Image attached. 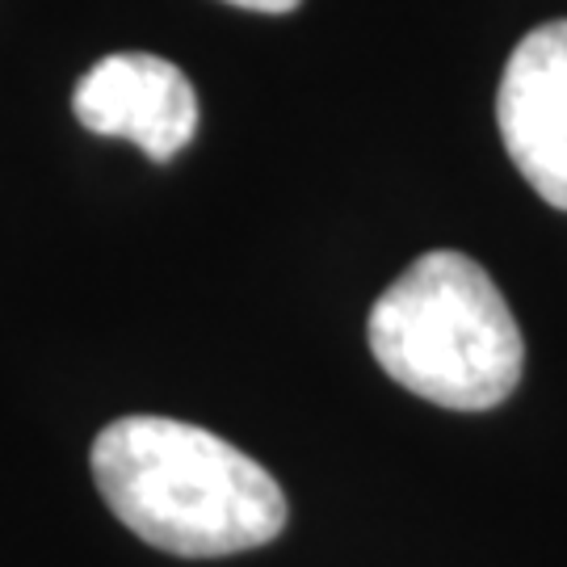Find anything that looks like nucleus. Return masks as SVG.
I'll list each match as a JSON object with an SVG mask.
<instances>
[{
	"instance_id": "obj_1",
	"label": "nucleus",
	"mask_w": 567,
	"mask_h": 567,
	"mask_svg": "<svg viewBox=\"0 0 567 567\" xmlns=\"http://www.w3.org/2000/svg\"><path fill=\"white\" fill-rule=\"evenodd\" d=\"M89 463L110 513L164 555L219 559L286 529L278 480L203 425L118 416L97 433Z\"/></svg>"
},
{
	"instance_id": "obj_5",
	"label": "nucleus",
	"mask_w": 567,
	"mask_h": 567,
	"mask_svg": "<svg viewBox=\"0 0 567 567\" xmlns=\"http://www.w3.org/2000/svg\"><path fill=\"white\" fill-rule=\"evenodd\" d=\"M236 9H252V13H295L303 0H224Z\"/></svg>"
},
{
	"instance_id": "obj_2",
	"label": "nucleus",
	"mask_w": 567,
	"mask_h": 567,
	"mask_svg": "<svg viewBox=\"0 0 567 567\" xmlns=\"http://www.w3.org/2000/svg\"><path fill=\"white\" fill-rule=\"evenodd\" d=\"M370 349L412 395L454 412H484L522 383L526 344L501 286L466 252L412 261L370 311Z\"/></svg>"
},
{
	"instance_id": "obj_4",
	"label": "nucleus",
	"mask_w": 567,
	"mask_h": 567,
	"mask_svg": "<svg viewBox=\"0 0 567 567\" xmlns=\"http://www.w3.org/2000/svg\"><path fill=\"white\" fill-rule=\"evenodd\" d=\"M496 122L534 194L567 210V21H547L517 42L496 93Z\"/></svg>"
},
{
	"instance_id": "obj_3",
	"label": "nucleus",
	"mask_w": 567,
	"mask_h": 567,
	"mask_svg": "<svg viewBox=\"0 0 567 567\" xmlns=\"http://www.w3.org/2000/svg\"><path fill=\"white\" fill-rule=\"evenodd\" d=\"M72 114L84 131L131 140L147 161L168 164L198 135V93L177 63L118 51L76 81Z\"/></svg>"
}]
</instances>
